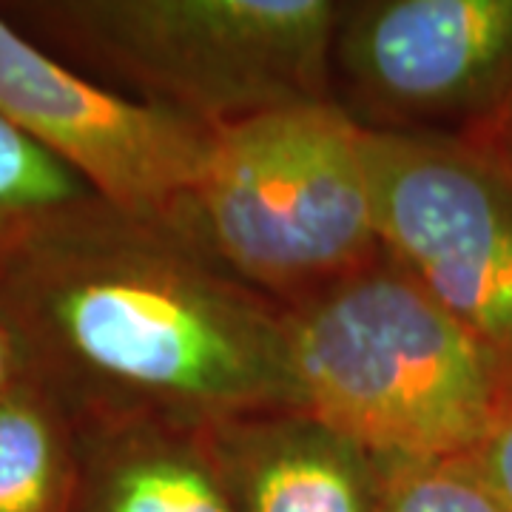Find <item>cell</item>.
Returning a JSON list of instances; mask_svg holds the SVG:
<instances>
[{
    "instance_id": "obj_14",
    "label": "cell",
    "mask_w": 512,
    "mask_h": 512,
    "mask_svg": "<svg viewBox=\"0 0 512 512\" xmlns=\"http://www.w3.org/2000/svg\"><path fill=\"white\" fill-rule=\"evenodd\" d=\"M26 379L23 373V362H20V353L9 336V330L3 328L0 322V396L9 393L12 387H18Z\"/></svg>"
},
{
    "instance_id": "obj_3",
    "label": "cell",
    "mask_w": 512,
    "mask_h": 512,
    "mask_svg": "<svg viewBox=\"0 0 512 512\" xmlns=\"http://www.w3.org/2000/svg\"><path fill=\"white\" fill-rule=\"evenodd\" d=\"M185 228L254 291L299 302L382 254L367 126L330 100L211 128Z\"/></svg>"
},
{
    "instance_id": "obj_5",
    "label": "cell",
    "mask_w": 512,
    "mask_h": 512,
    "mask_svg": "<svg viewBox=\"0 0 512 512\" xmlns=\"http://www.w3.org/2000/svg\"><path fill=\"white\" fill-rule=\"evenodd\" d=\"M0 114L109 208L185 225L211 128L60 63L0 12Z\"/></svg>"
},
{
    "instance_id": "obj_2",
    "label": "cell",
    "mask_w": 512,
    "mask_h": 512,
    "mask_svg": "<svg viewBox=\"0 0 512 512\" xmlns=\"http://www.w3.org/2000/svg\"><path fill=\"white\" fill-rule=\"evenodd\" d=\"M285 319L299 413L384 473L456 461L501 421L493 350L393 265L373 262Z\"/></svg>"
},
{
    "instance_id": "obj_1",
    "label": "cell",
    "mask_w": 512,
    "mask_h": 512,
    "mask_svg": "<svg viewBox=\"0 0 512 512\" xmlns=\"http://www.w3.org/2000/svg\"><path fill=\"white\" fill-rule=\"evenodd\" d=\"M288 311L185 225L89 202L0 271V322L23 373L74 430L211 433L299 413Z\"/></svg>"
},
{
    "instance_id": "obj_10",
    "label": "cell",
    "mask_w": 512,
    "mask_h": 512,
    "mask_svg": "<svg viewBox=\"0 0 512 512\" xmlns=\"http://www.w3.org/2000/svg\"><path fill=\"white\" fill-rule=\"evenodd\" d=\"M77 484L74 424L23 379L0 396V512H74Z\"/></svg>"
},
{
    "instance_id": "obj_7",
    "label": "cell",
    "mask_w": 512,
    "mask_h": 512,
    "mask_svg": "<svg viewBox=\"0 0 512 512\" xmlns=\"http://www.w3.org/2000/svg\"><path fill=\"white\" fill-rule=\"evenodd\" d=\"M379 111L430 114L476 97L512 60V0H379L333 43Z\"/></svg>"
},
{
    "instance_id": "obj_6",
    "label": "cell",
    "mask_w": 512,
    "mask_h": 512,
    "mask_svg": "<svg viewBox=\"0 0 512 512\" xmlns=\"http://www.w3.org/2000/svg\"><path fill=\"white\" fill-rule=\"evenodd\" d=\"M382 256L490 350L512 353V194L447 148L367 128Z\"/></svg>"
},
{
    "instance_id": "obj_11",
    "label": "cell",
    "mask_w": 512,
    "mask_h": 512,
    "mask_svg": "<svg viewBox=\"0 0 512 512\" xmlns=\"http://www.w3.org/2000/svg\"><path fill=\"white\" fill-rule=\"evenodd\" d=\"M94 200L77 174L0 114V271L35 234Z\"/></svg>"
},
{
    "instance_id": "obj_4",
    "label": "cell",
    "mask_w": 512,
    "mask_h": 512,
    "mask_svg": "<svg viewBox=\"0 0 512 512\" xmlns=\"http://www.w3.org/2000/svg\"><path fill=\"white\" fill-rule=\"evenodd\" d=\"M0 12L208 128L328 100L342 20L330 0H46Z\"/></svg>"
},
{
    "instance_id": "obj_8",
    "label": "cell",
    "mask_w": 512,
    "mask_h": 512,
    "mask_svg": "<svg viewBox=\"0 0 512 512\" xmlns=\"http://www.w3.org/2000/svg\"><path fill=\"white\" fill-rule=\"evenodd\" d=\"M239 512H384V470L305 413L205 433Z\"/></svg>"
},
{
    "instance_id": "obj_13",
    "label": "cell",
    "mask_w": 512,
    "mask_h": 512,
    "mask_svg": "<svg viewBox=\"0 0 512 512\" xmlns=\"http://www.w3.org/2000/svg\"><path fill=\"white\" fill-rule=\"evenodd\" d=\"M473 470L507 507H512V416L495 424L493 433L481 444Z\"/></svg>"
},
{
    "instance_id": "obj_9",
    "label": "cell",
    "mask_w": 512,
    "mask_h": 512,
    "mask_svg": "<svg viewBox=\"0 0 512 512\" xmlns=\"http://www.w3.org/2000/svg\"><path fill=\"white\" fill-rule=\"evenodd\" d=\"M74 512H239L205 433L77 430Z\"/></svg>"
},
{
    "instance_id": "obj_12",
    "label": "cell",
    "mask_w": 512,
    "mask_h": 512,
    "mask_svg": "<svg viewBox=\"0 0 512 512\" xmlns=\"http://www.w3.org/2000/svg\"><path fill=\"white\" fill-rule=\"evenodd\" d=\"M384 512H512L473 467L456 461L384 473Z\"/></svg>"
}]
</instances>
